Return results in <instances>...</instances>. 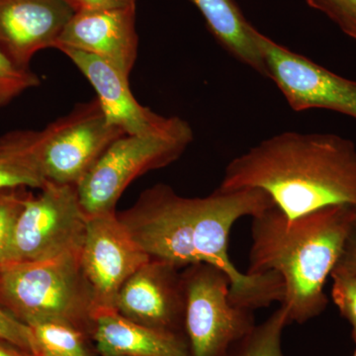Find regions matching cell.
<instances>
[{
  "mask_svg": "<svg viewBox=\"0 0 356 356\" xmlns=\"http://www.w3.org/2000/svg\"><path fill=\"white\" fill-rule=\"evenodd\" d=\"M274 203L259 189L222 191L205 197L180 196L161 184L140 194L137 202L117 214L135 242L151 259L181 269L192 264L218 267L229 276V301L252 311L282 303L284 286L277 273H243L229 259L232 228Z\"/></svg>",
  "mask_w": 356,
  "mask_h": 356,
  "instance_id": "1",
  "label": "cell"
},
{
  "mask_svg": "<svg viewBox=\"0 0 356 356\" xmlns=\"http://www.w3.org/2000/svg\"><path fill=\"white\" fill-rule=\"evenodd\" d=\"M218 188L266 192L288 219L330 206L356 208V146L336 134H276L232 159Z\"/></svg>",
  "mask_w": 356,
  "mask_h": 356,
  "instance_id": "2",
  "label": "cell"
},
{
  "mask_svg": "<svg viewBox=\"0 0 356 356\" xmlns=\"http://www.w3.org/2000/svg\"><path fill=\"white\" fill-rule=\"evenodd\" d=\"M355 207L330 206L295 219L277 207L252 217L248 274L275 273L282 280L288 324H304L327 308V278L339 261Z\"/></svg>",
  "mask_w": 356,
  "mask_h": 356,
  "instance_id": "3",
  "label": "cell"
},
{
  "mask_svg": "<svg viewBox=\"0 0 356 356\" xmlns=\"http://www.w3.org/2000/svg\"><path fill=\"white\" fill-rule=\"evenodd\" d=\"M0 307L25 325L60 322L92 334L97 315L81 254L0 267Z\"/></svg>",
  "mask_w": 356,
  "mask_h": 356,
  "instance_id": "4",
  "label": "cell"
},
{
  "mask_svg": "<svg viewBox=\"0 0 356 356\" xmlns=\"http://www.w3.org/2000/svg\"><path fill=\"white\" fill-rule=\"evenodd\" d=\"M88 220L76 185L47 181L38 195L30 193L26 199L13 227L6 264L81 254Z\"/></svg>",
  "mask_w": 356,
  "mask_h": 356,
  "instance_id": "5",
  "label": "cell"
},
{
  "mask_svg": "<svg viewBox=\"0 0 356 356\" xmlns=\"http://www.w3.org/2000/svg\"><path fill=\"white\" fill-rule=\"evenodd\" d=\"M191 125L163 135H124L115 140L77 184L88 216L115 212L123 192L136 178L177 161L193 140Z\"/></svg>",
  "mask_w": 356,
  "mask_h": 356,
  "instance_id": "6",
  "label": "cell"
},
{
  "mask_svg": "<svg viewBox=\"0 0 356 356\" xmlns=\"http://www.w3.org/2000/svg\"><path fill=\"white\" fill-rule=\"evenodd\" d=\"M184 334L191 356H227L254 329L252 311L229 301V276L209 264H192L181 273Z\"/></svg>",
  "mask_w": 356,
  "mask_h": 356,
  "instance_id": "7",
  "label": "cell"
},
{
  "mask_svg": "<svg viewBox=\"0 0 356 356\" xmlns=\"http://www.w3.org/2000/svg\"><path fill=\"white\" fill-rule=\"evenodd\" d=\"M267 77L295 112L327 109L356 119V81L339 76L255 30Z\"/></svg>",
  "mask_w": 356,
  "mask_h": 356,
  "instance_id": "8",
  "label": "cell"
},
{
  "mask_svg": "<svg viewBox=\"0 0 356 356\" xmlns=\"http://www.w3.org/2000/svg\"><path fill=\"white\" fill-rule=\"evenodd\" d=\"M47 127L44 178L47 181L76 186L115 140L126 135L106 121L97 98L77 105L67 116Z\"/></svg>",
  "mask_w": 356,
  "mask_h": 356,
  "instance_id": "9",
  "label": "cell"
},
{
  "mask_svg": "<svg viewBox=\"0 0 356 356\" xmlns=\"http://www.w3.org/2000/svg\"><path fill=\"white\" fill-rule=\"evenodd\" d=\"M149 259L122 224L116 211L88 216L81 264L97 314L114 311L119 290Z\"/></svg>",
  "mask_w": 356,
  "mask_h": 356,
  "instance_id": "10",
  "label": "cell"
},
{
  "mask_svg": "<svg viewBox=\"0 0 356 356\" xmlns=\"http://www.w3.org/2000/svg\"><path fill=\"white\" fill-rule=\"evenodd\" d=\"M178 267L151 259L128 278L115 300L119 315L152 329L184 332V290Z\"/></svg>",
  "mask_w": 356,
  "mask_h": 356,
  "instance_id": "11",
  "label": "cell"
},
{
  "mask_svg": "<svg viewBox=\"0 0 356 356\" xmlns=\"http://www.w3.org/2000/svg\"><path fill=\"white\" fill-rule=\"evenodd\" d=\"M88 79L97 93L102 113L110 125L126 135H163L181 130L188 122L165 117L143 106L136 99L127 76L106 60L83 51L60 49Z\"/></svg>",
  "mask_w": 356,
  "mask_h": 356,
  "instance_id": "12",
  "label": "cell"
},
{
  "mask_svg": "<svg viewBox=\"0 0 356 356\" xmlns=\"http://www.w3.org/2000/svg\"><path fill=\"white\" fill-rule=\"evenodd\" d=\"M74 14L65 0H0V51L30 70L33 57L55 47Z\"/></svg>",
  "mask_w": 356,
  "mask_h": 356,
  "instance_id": "13",
  "label": "cell"
},
{
  "mask_svg": "<svg viewBox=\"0 0 356 356\" xmlns=\"http://www.w3.org/2000/svg\"><path fill=\"white\" fill-rule=\"evenodd\" d=\"M135 16L136 6L74 13L54 48L96 56L129 76L138 54Z\"/></svg>",
  "mask_w": 356,
  "mask_h": 356,
  "instance_id": "14",
  "label": "cell"
},
{
  "mask_svg": "<svg viewBox=\"0 0 356 356\" xmlns=\"http://www.w3.org/2000/svg\"><path fill=\"white\" fill-rule=\"evenodd\" d=\"M91 336L102 356H191L184 334L152 329L115 311L96 315Z\"/></svg>",
  "mask_w": 356,
  "mask_h": 356,
  "instance_id": "15",
  "label": "cell"
},
{
  "mask_svg": "<svg viewBox=\"0 0 356 356\" xmlns=\"http://www.w3.org/2000/svg\"><path fill=\"white\" fill-rule=\"evenodd\" d=\"M202 14L208 29L220 46L232 57L261 76L267 77L266 67L250 24L236 0H191Z\"/></svg>",
  "mask_w": 356,
  "mask_h": 356,
  "instance_id": "16",
  "label": "cell"
},
{
  "mask_svg": "<svg viewBox=\"0 0 356 356\" xmlns=\"http://www.w3.org/2000/svg\"><path fill=\"white\" fill-rule=\"evenodd\" d=\"M48 127L19 130L0 137V193L9 189H41L46 184L43 151Z\"/></svg>",
  "mask_w": 356,
  "mask_h": 356,
  "instance_id": "17",
  "label": "cell"
},
{
  "mask_svg": "<svg viewBox=\"0 0 356 356\" xmlns=\"http://www.w3.org/2000/svg\"><path fill=\"white\" fill-rule=\"evenodd\" d=\"M36 346V356H88L84 332L60 322L29 325Z\"/></svg>",
  "mask_w": 356,
  "mask_h": 356,
  "instance_id": "18",
  "label": "cell"
},
{
  "mask_svg": "<svg viewBox=\"0 0 356 356\" xmlns=\"http://www.w3.org/2000/svg\"><path fill=\"white\" fill-rule=\"evenodd\" d=\"M282 307L229 350L227 356H284L281 348L283 330L288 325Z\"/></svg>",
  "mask_w": 356,
  "mask_h": 356,
  "instance_id": "19",
  "label": "cell"
},
{
  "mask_svg": "<svg viewBox=\"0 0 356 356\" xmlns=\"http://www.w3.org/2000/svg\"><path fill=\"white\" fill-rule=\"evenodd\" d=\"M40 83V77L35 72L16 67L0 51V108Z\"/></svg>",
  "mask_w": 356,
  "mask_h": 356,
  "instance_id": "20",
  "label": "cell"
},
{
  "mask_svg": "<svg viewBox=\"0 0 356 356\" xmlns=\"http://www.w3.org/2000/svg\"><path fill=\"white\" fill-rule=\"evenodd\" d=\"M30 193L24 187L0 193V267L6 264L14 225Z\"/></svg>",
  "mask_w": 356,
  "mask_h": 356,
  "instance_id": "21",
  "label": "cell"
},
{
  "mask_svg": "<svg viewBox=\"0 0 356 356\" xmlns=\"http://www.w3.org/2000/svg\"><path fill=\"white\" fill-rule=\"evenodd\" d=\"M332 298L339 313L353 327L356 343V274L332 273Z\"/></svg>",
  "mask_w": 356,
  "mask_h": 356,
  "instance_id": "22",
  "label": "cell"
},
{
  "mask_svg": "<svg viewBox=\"0 0 356 356\" xmlns=\"http://www.w3.org/2000/svg\"><path fill=\"white\" fill-rule=\"evenodd\" d=\"M307 4L327 15L339 29L356 41V0H305Z\"/></svg>",
  "mask_w": 356,
  "mask_h": 356,
  "instance_id": "23",
  "label": "cell"
},
{
  "mask_svg": "<svg viewBox=\"0 0 356 356\" xmlns=\"http://www.w3.org/2000/svg\"><path fill=\"white\" fill-rule=\"evenodd\" d=\"M0 339L36 356V346L31 327L0 307Z\"/></svg>",
  "mask_w": 356,
  "mask_h": 356,
  "instance_id": "24",
  "label": "cell"
},
{
  "mask_svg": "<svg viewBox=\"0 0 356 356\" xmlns=\"http://www.w3.org/2000/svg\"><path fill=\"white\" fill-rule=\"evenodd\" d=\"M332 273L356 274V211L343 250Z\"/></svg>",
  "mask_w": 356,
  "mask_h": 356,
  "instance_id": "25",
  "label": "cell"
},
{
  "mask_svg": "<svg viewBox=\"0 0 356 356\" xmlns=\"http://www.w3.org/2000/svg\"><path fill=\"white\" fill-rule=\"evenodd\" d=\"M65 1L72 7L74 13L136 6V0H65Z\"/></svg>",
  "mask_w": 356,
  "mask_h": 356,
  "instance_id": "26",
  "label": "cell"
},
{
  "mask_svg": "<svg viewBox=\"0 0 356 356\" xmlns=\"http://www.w3.org/2000/svg\"><path fill=\"white\" fill-rule=\"evenodd\" d=\"M0 356H34L17 346L0 339Z\"/></svg>",
  "mask_w": 356,
  "mask_h": 356,
  "instance_id": "27",
  "label": "cell"
},
{
  "mask_svg": "<svg viewBox=\"0 0 356 356\" xmlns=\"http://www.w3.org/2000/svg\"><path fill=\"white\" fill-rule=\"evenodd\" d=\"M353 356H356V350H355V355H353Z\"/></svg>",
  "mask_w": 356,
  "mask_h": 356,
  "instance_id": "28",
  "label": "cell"
}]
</instances>
